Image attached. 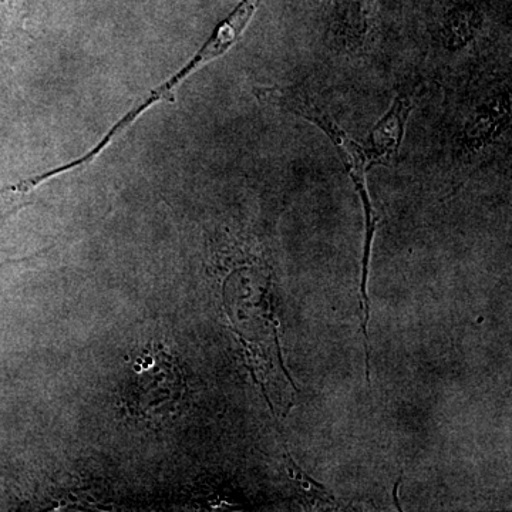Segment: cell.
Masks as SVG:
<instances>
[{"instance_id": "1", "label": "cell", "mask_w": 512, "mask_h": 512, "mask_svg": "<svg viewBox=\"0 0 512 512\" xmlns=\"http://www.w3.org/2000/svg\"><path fill=\"white\" fill-rule=\"evenodd\" d=\"M413 110L409 94L400 93L392 107L377 121L367 138L366 154L370 167L390 165L396 161L406 136L407 121Z\"/></svg>"}]
</instances>
